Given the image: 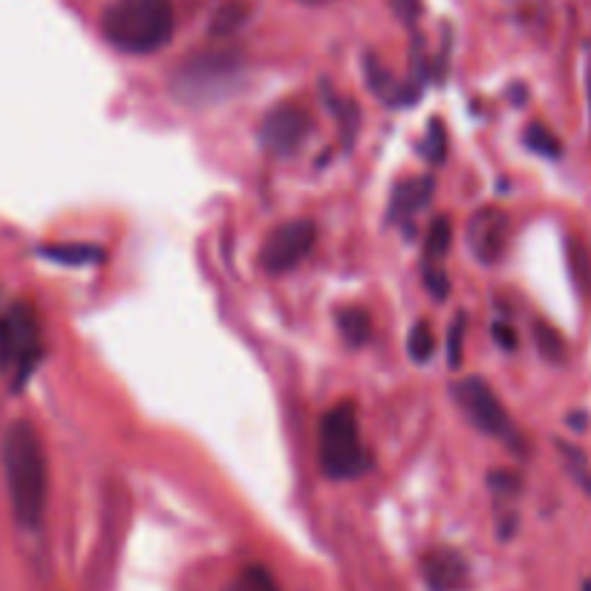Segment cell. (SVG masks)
<instances>
[{
	"label": "cell",
	"instance_id": "obj_23",
	"mask_svg": "<svg viewBox=\"0 0 591 591\" xmlns=\"http://www.w3.org/2000/svg\"><path fill=\"white\" fill-rule=\"evenodd\" d=\"M493 338H497V343L502 346V350H508V352L516 350V332L511 323H502V320L493 323Z\"/></svg>",
	"mask_w": 591,
	"mask_h": 591
},
{
	"label": "cell",
	"instance_id": "obj_6",
	"mask_svg": "<svg viewBox=\"0 0 591 591\" xmlns=\"http://www.w3.org/2000/svg\"><path fill=\"white\" fill-rule=\"evenodd\" d=\"M453 398L476 430H482L493 439H511V433H514L511 419H508L505 407L485 378H479V375L462 378L459 384H453Z\"/></svg>",
	"mask_w": 591,
	"mask_h": 591
},
{
	"label": "cell",
	"instance_id": "obj_25",
	"mask_svg": "<svg viewBox=\"0 0 591 591\" xmlns=\"http://www.w3.org/2000/svg\"><path fill=\"white\" fill-rule=\"evenodd\" d=\"M428 286H430V292H433V297L444 300V295H447V277H444L442 269H433V265H430V269H428Z\"/></svg>",
	"mask_w": 591,
	"mask_h": 591
},
{
	"label": "cell",
	"instance_id": "obj_27",
	"mask_svg": "<svg viewBox=\"0 0 591 591\" xmlns=\"http://www.w3.org/2000/svg\"><path fill=\"white\" fill-rule=\"evenodd\" d=\"M583 591H591V580H586V583H583Z\"/></svg>",
	"mask_w": 591,
	"mask_h": 591
},
{
	"label": "cell",
	"instance_id": "obj_26",
	"mask_svg": "<svg viewBox=\"0 0 591 591\" xmlns=\"http://www.w3.org/2000/svg\"><path fill=\"white\" fill-rule=\"evenodd\" d=\"M297 3H304V7H327L332 0H297Z\"/></svg>",
	"mask_w": 591,
	"mask_h": 591
},
{
	"label": "cell",
	"instance_id": "obj_24",
	"mask_svg": "<svg viewBox=\"0 0 591 591\" xmlns=\"http://www.w3.org/2000/svg\"><path fill=\"white\" fill-rule=\"evenodd\" d=\"M490 485L497 490H508V493H514V490H520V479H516V474H508V470H493L490 474Z\"/></svg>",
	"mask_w": 591,
	"mask_h": 591
},
{
	"label": "cell",
	"instance_id": "obj_4",
	"mask_svg": "<svg viewBox=\"0 0 591 591\" xmlns=\"http://www.w3.org/2000/svg\"><path fill=\"white\" fill-rule=\"evenodd\" d=\"M318 462L320 470L329 476V479H359L364 476L373 459H370V451L361 442L359 430V412L352 401H343V405H334L332 410L320 419L318 430Z\"/></svg>",
	"mask_w": 591,
	"mask_h": 591
},
{
	"label": "cell",
	"instance_id": "obj_20",
	"mask_svg": "<svg viewBox=\"0 0 591 591\" xmlns=\"http://www.w3.org/2000/svg\"><path fill=\"white\" fill-rule=\"evenodd\" d=\"M465 329L467 318L465 315H456V320L451 323V332H447V364L453 370H459L462 359H465Z\"/></svg>",
	"mask_w": 591,
	"mask_h": 591
},
{
	"label": "cell",
	"instance_id": "obj_16",
	"mask_svg": "<svg viewBox=\"0 0 591 591\" xmlns=\"http://www.w3.org/2000/svg\"><path fill=\"white\" fill-rule=\"evenodd\" d=\"M407 352L416 364H428L436 352V334L430 329L428 320H419L416 327L410 329V338H407Z\"/></svg>",
	"mask_w": 591,
	"mask_h": 591
},
{
	"label": "cell",
	"instance_id": "obj_17",
	"mask_svg": "<svg viewBox=\"0 0 591 591\" xmlns=\"http://www.w3.org/2000/svg\"><path fill=\"white\" fill-rule=\"evenodd\" d=\"M534 338H537V346L545 361H552V364H562V361H566V341H562V334L557 332V329L537 320V323H534Z\"/></svg>",
	"mask_w": 591,
	"mask_h": 591
},
{
	"label": "cell",
	"instance_id": "obj_15",
	"mask_svg": "<svg viewBox=\"0 0 591 591\" xmlns=\"http://www.w3.org/2000/svg\"><path fill=\"white\" fill-rule=\"evenodd\" d=\"M226 591H281L277 580L265 566H246L234 577Z\"/></svg>",
	"mask_w": 591,
	"mask_h": 591
},
{
	"label": "cell",
	"instance_id": "obj_11",
	"mask_svg": "<svg viewBox=\"0 0 591 591\" xmlns=\"http://www.w3.org/2000/svg\"><path fill=\"white\" fill-rule=\"evenodd\" d=\"M430 196H433V180H410L401 182V185L393 191V200H389V217L396 219V223H407L419 214L424 205L430 203Z\"/></svg>",
	"mask_w": 591,
	"mask_h": 591
},
{
	"label": "cell",
	"instance_id": "obj_18",
	"mask_svg": "<svg viewBox=\"0 0 591 591\" xmlns=\"http://www.w3.org/2000/svg\"><path fill=\"white\" fill-rule=\"evenodd\" d=\"M525 145H529L534 154L548 156V159H557V156H560V141H557V136L543 125H531L529 130H525Z\"/></svg>",
	"mask_w": 591,
	"mask_h": 591
},
{
	"label": "cell",
	"instance_id": "obj_10",
	"mask_svg": "<svg viewBox=\"0 0 591 591\" xmlns=\"http://www.w3.org/2000/svg\"><path fill=\"white\" fill-rule=\"evenodd\" d=\"M505 234H508V219L502 211L497 208H482L474 214L470 226H467V242L470 251L479 263H497L505 249Z\"/></svg>",
	"mask_w": 591,
	"mask_h": 591
},
{
	"label": "cell",
	"instance_id": "obj_13",
	"mask_svg": "<svg viewBox=\"0 0 591 591\" xmlns=\"http://www.w3.org/2000/svg\"><path fill=\"white\" fill-rule=\"evenodd\" d=\"M246 21H249V3L246 0H226L211 18L208 35L211 38H231Z\"/></svg>",
	"mask_w": 591,
	"mask_h": 591
},
{
	"label": "cell",
	"instance_id": "obj_2",
	"mask_svg": "<svg viewBox=\"0 0 591 591\" xmlns=\"http://www.w3.org/2000/svg\"><path fill=\"white\" fill-rule=\"evenodd\" d=\"M171 0H113L102 15L104 38L127 55H150L173 38Z\"/></svg>",
	"mask_w": 591,
	"mask_h": 591
},
{
	"label": "cell",
	"instance_id": "obj_14",
	"mask_svg": "<svg viewBox=\"0 0 591 591\" xmlns=\"http://www.w3.org/2000/svg\"><path fill=\"white\" fill-rule=\"evenodd\" d=\"M338 329H341L343 341L350 343V346H364L370 341V334H373V318H370V311L361 309V306H346L338 315Z\"/></svg>",
	"mask_w": 591,
	"mask_h": 591
},
{
	"label": "cell",
	"instance_id": "obj_19",
	"mask_svg": "<svg viewBox=\"0 0 591 591\" xmlns=\"http://www.w3.org/2000/svg\"><path fill=\"white\" fill-rule=\"evenodd\" d=\"M428 260H444V254H447V249H451V219L447 217H439L436 223H433V228H430L428 234Z\"/></svg>",
	"mask_w": 591,
	"mask_h": 591
},
{
	"label": "cell",
	"instance_id": "obj_12",
	"mask_svg": "<svg viewBox=\"0 0 591 591\" xmlns=\"http://www.w3.org/2000/svg\"><path fill=\"white\" fill-rule=\"evenodd\" d=\"M44 258L61 265H93L104 260L102 246H90V242H70V246H47L41 249Z\"/></svg>",
	"mask_w": 591,
	"mask_h": 591
},
{
	"label": "cell",
	"instance_id": "obj_1",
	"mask_svg": "<svg viewBox=\"0 0 591 591\" xmlns=\"http://www.w3.org/2000/svg\"><path fill=\"white\" fill-rule=\"evenodd\" d=\"M0 462L7 476L9 505L18 525L38 529L47 511L49 474L47 453L41 444L38 430L30 421H12L0 442Z\"/></svg>",
	"mask_w": 591,
	"mask_h": 591
},
{
	"label": "cell",
	"instance_id": "obj_8",
	"mask_svg": "<svg viewBox=\"0 0 591 591\" xmlns=\"http://www.w3.org/2000/svg\"><path fill=\"white\" fill-rule=\"evenodd\" d=\"M315 130V118L300 104H277L260 122V145L272 156H297Z\"/></svg>",
	"mask_w": 591,
	"mask_h": 591
},
{
	"label": "cell",
	"instance_id": "obj_9",
	"mask_svg": "<svg viewBox=\"0 0 591 591\" xmlns=\"http://www.w3.org/2000/svg\"><path fill=\"white\" fill-rule=\"evenodd\" d=\"M421 577L430 591H465L470 580V568L459 552L453 548H433L421 557Z\"/></svg>",
	"mask_w": 591,
	"mask_h": 591
},
{
	"label": "cell",
	"instance_id": "obj_3",
	"mask_svg": "<svg viewBox=\"0 0 591 591\" xmlns=\"http://www.w3.org/2000/svg\"><path fill=\"white\" fill-rule=\"evenodd\" d=\"M242 53L231 47L200 49L182 64L171 78L173 95L185 104L203 107L228 99L234 87L240 84Z\"/></svg>",
	"mask_w": 591,
	"mask_h": 591
},
{
	"label": "cell",
	"instance_id": "obj_21",
	"mask_svg": "<svg viewBox=\"0 0 591 591\" xmlns=\"http://www.w3.org/2000/svg\"><path fill=\"white\" fill-rule=\"evenodd\" d=\"M387 7L396 12V18L401 24L412 26L421 15V0H387Z\"/></svg>",
	"mask_w": 591,
	"mask_h": 591
},
{
	"label": "cell",
	"instance_id": "obj_5",
	"mask_svg": "<svg viewBox=\"0 0 591 591\" xmlns=\"http://www.w3.org/2000/svg\"><path fill=\"white\" fill-rule=\"evenodd\" d=\"M44 343L35 309L26 304H12L0 315V373L21 387L38 366Z\"/></svg>",
	"mask_w": 591,
	"mask_h": 591
},
{
	"label": "cell",
	"instance_id": "obj_7",
	"mask_svg": "<svg viewBox=\"0 0 591 591\" xmlns=\"http://www.w3.org/2000/svg\"><path fill=\"white\" fill-rule=\"evenodd\" d=\"M318 242V226L311 219H288L265 237L260 263L269 274H286L304 263Z\"/></svg>",
	"mask_w": 591,
	"mask_h": 591
},
{
	"label": "cell",
	"instance_id": "obj_22",
	"mask_svg": "<svg viewBox=\"0 0 591 591\" xmlns=\"http://www.w3.org/2000/svg\"><path fill=\"white\" fill-rule=\"evenodd\" d=\"M444 150H447V136H444V127H442V122H433V125H430L428 156L433 159V162H442Z\"/></svg>",
	"mask_w": 591,
	"mask_h": 591
}]
</instances>
